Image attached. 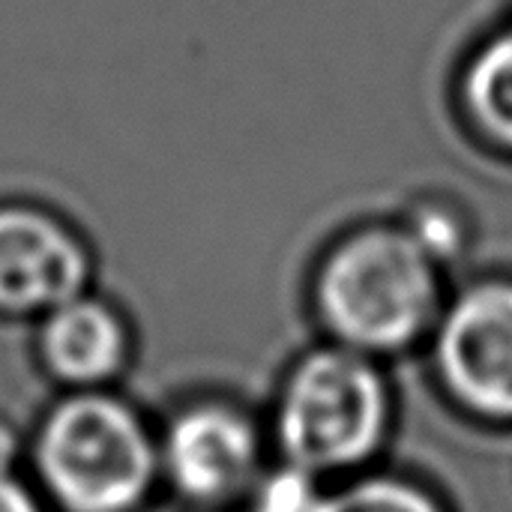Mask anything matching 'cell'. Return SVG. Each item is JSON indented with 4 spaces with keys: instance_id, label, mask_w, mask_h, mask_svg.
<instances>
[{
    "instance_id": "cell-1",
    "label": "cell",
    "mask_w": 512,
    "mask_h": 512,
    "mask_svg": "<svg viewBox=\"0 0 512 512\" xmlns=\"http://www.w3.org/2000/svg\"><path fill=\"white\" fill-rule=\"evenodd\" d=\"M312 297L336 345L369 357L399 354L441 318V264L402 222H369L330 246Z\"/></svg>"
},
{
    "instance_id": "cell-2",
    "label": "cell",
    "mask_w": 512,
    "mask_h": 512,
    "mask_svg": "<svg viewBox=\"0 0 512 512\" xmlns=\"http://www.w3.org/2000/svg\"><path fill=\"white\" fill-rule=\"evenodd\" d=\"M33 465L63 512H138L159 471V438L141 414L105 390H75L42 420Z\"/></svg>"
},
{
    "instance_id": "cell-3",
    "label": "cell",
    "mask_w": 512,
    "mask_h": 512,
    "mask_svg": "<svg viewBox=\"0 0 512 512\" xmlns=\"http://www.w3.org/2000/svg\"><path fill=\"white\" fill-rule=\"evenodd\" d=\"M390 420L393 399L375 360L330 342L288 372L273 432L282 462L333 477L363 468L381 450Z\"/></svg>"
},
{
    "instance_id": "cell-4",
    "label": "cell",
    "mask_w": 512,
    "mask_h": 512,
    "mask_svg": "<svg viewBox=\"0 0 512 512\" xmlns=\"http://www.w3.org/2000/svg\"><path fill=\"white\" fill-rule=\"evenodd\" d=\"M435 369L468 414L512 423V279H480L441 309Z\"/></svg>"
},
{
    "instance_id": "cell-5",
    "label": "cell",
    "mask_w": 512,
    "mask_h": 512,
    "mask_svg": "<svg viewBox=\"0 0 512 512\" xmlns=\"http://www.w3.org/2000/svg\"><path fill=\"white\" fill-rule=\"evenodd\" d=\"M159 471L186 504L213 510L246 501L261 477V435L228 402H192L159 438Z\"/></svg>"
},
{
    "instance_id": "cell-6",
    "label": "cell",
    "mask_w": 512,
    "mask_h": 512,
    "mask_svg": "<svg viewBox=\"0 0 512 512\" xmlns=\"http://www.w3.org/2000/svg\"><path fill=\"white\" fill-rule=\"evenodd\" d=\"M93 258L84 240L54 213L0 207V312L45 315L87 291Z\"/></svg>"
},
{
    "instance_id": "cell-7",
    "label": "cell",
    "mask_w": 512,
    "mask_h": 512,
    "mask_svg": "<svg viewBox=\"0 0 512 512\" xmlns=\"http://www.w3.org/2000/svg\"><path fill=\"white\" fill-rule=\"evenodd\" d=\"M129 354L126 321L111 303L87 291L42 315V366L75 390H102L126 369Z\"/></svg>"
},
{
    "instance_id": "cell-8",
    "label": "cell",
    "mask_w": 512,
    "mask_h": 512,
    "mask_svg": "<svg viewBox=\"0 0 512 512\" xmlns=\"http://www.w3.org/2000/svg\"><path fill=\"white\" fill-rule=\"evenodd\" d=\"M462 93L474 126L512 153V24L474 51Z\"/></svg>"
},
{
    "instance_id": "cell-9",
    "label": "cell",
    "mask_w": 512,
    "mask_h": 512,
    "mask_svg": "<svg viewBox=\"0 0 512 512\" xmlns=\"http://www.w3.org/2000/svg\"><path fill=\"white\" fill-rule=\"evenodd\" d=\"M318 512H447L441 501L405 477L372 474L324 492Z\"/></svg>"
},
{
    "instance_id": "cell-10",
    "label": "cell",
    "mask_w": 512,
    "mask_h": 512,
    "mask_svg": "<svg viewBox=\"0 0 512 512\" xmlns=\"http://www.w3.org/2000/svg\"><path fill=\"white\" fill-rule=\"evenodd\" d=\"M411 237L444 267L459 261V255L468 249V222L462 216L459 207H453L444 198H426L417 201L414 210L408 213V219L402 222Z\"/></svg>"
},
{
    "instance_id": "cell-11",
    "label": "cell",
    "mask_w": 512,
    "mask_h": 512,
    "mask_svg": "<svg viewBox=\"0 0 512 512\" xmlns=\"http://www.w3.org/2000/svg\"><path fill=\"white\" fill-rule=\"evenodd\" d=\"M321 498V477L282 462L276 471H261L246 495V512H318Z\"/></svg>"
},
{
    "instance_id": "cell-12",
    "label": "cell",
    "mask_w": 512,
    "mask_h": 512,
    "mask_svg": "<svg viewBox=\"0 0 512 512\" xmlns=\"http://www.w3.org/2000/svg\"><path fill=\"white\" fill-rule=\"evenodd\" d=\"M0 512H42V504L12 474L0 477Z\"/></svg>"
},
{
    "instance_id": "cell-13",
    "label": "cell",
    "mask_w": 512,
    "mask_h": 512,
    "mask_svg": "<svg viewBox=\"0 0 512 512\" xmlns=\"http://www.w3.org/2000/svg\"><path fill=\"white\" fill-rule=\"evenodd\" d=\"M18 453H21V441L15 435V429L0 420V477H9L15 462H18Z\"/></svg>"
}]
</instances>
